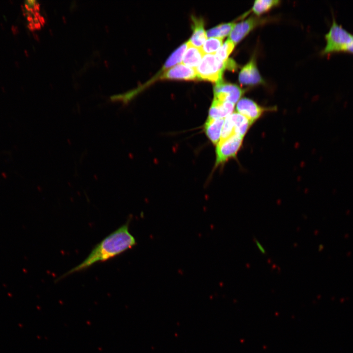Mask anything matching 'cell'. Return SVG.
<instances>
[{"mask_svg": "<svg viewBox=\"0 0 353 353\" xmlns=\"http://www.w3.org/2000/svg\"><path fill=\"white\" fill-rule=\"evenodd\" d=\"M130 219L112 232L92 250L89 255L77 266L63 275L59 279L84 270L97 262L112 258L133 248L136 241L129 230Z\"/></svg>", "mask_w": 353, "mask_h": 353, "instance_id": "6da1fadb", "label": "cell"}, {"mask_svg": "<svg viewBox=\"0 0 353 353\" xmlns=\"http://www.w3.org/2000/svg\"><path fill=\"white\" fill-rule=\"evenodd\" d=\"M226 69H228V60L224 62L215 54H206L196 68V71L198 79L217 83L223 81V75Z\"/></svg>", "mask_w": 353, "mask_h": 353, "instance_id": "7a4b0ae2", "label": "cell"}, {"mask_svg": "<svg viewBox=\"0 0 353 353\" xmlns=\"http://www.w3.org/2000/svg\"><path fill=\"white\" fill-rule=\"evenodd\" d=\"M353 36L333 19L328 32L325 35L326 45L322 54L346 51L352 42Z\"/></svg>", "mask_w": 353, "mask_h": 353, "instance_id": "3957f363", "label": "cell"}, {"mask_svg": "<svg viewBox=\"0 0 353 353\" xmlns=\"http://www.w3.org/2000/svg\"><path fill=\"white\" fill-rule=\"evenodd\" d=\"M244 137L234 134L222 141L216 145L215 167L224 164L227 161L234 158L241 149Z\"/></svg>", "mask_w": 353, "mask_h": 353, "instance_id": "277c9868", "label": "cell"}, {"mask_svg": "<svg viewBox=\"0 0 353 353\" xmlns=\"http://www.w3.org/2000/svg\"><path fill=\"white\" fill-rule=\"evenodd\" d=\"M214 99L234 104L238 102L244 91L238 85L223 81L217 83L213 89Z\"/></svg>", "mask_w": 353, "mask_h": 353, "instance_id": "5b68a950", "label": "cell"}, {"mask_svg": "<svg viewBox=\"0 0 353 353\" xmlns=\"http://www.w3.org/2000/svg\"><path fill=\"white\" fill-rule=\"evenodd\" d=\"M236 109L237 112L246 117L252 124L266 110L253 101L246 98H242L237 102Z\"/></svg>", "mask_w": 353, "mask_h": 353, "instance_id": "8992f818", "label": "cell"}, {"mask_svg": "<svg viewBox=\"0 0 353 353\" xmlns=\"http://www.w3.org/2000/svg\"><path fill=\"white\" fill-rule=\"evenodd\" d=\"M161 78L195 80L198 79L196 69L180 63L165 72Z\"/></svg>", "mask_w": 353, "mask_h": 353, "instance_id": "52a82bcc", "label": "cell"}, {"mask_svg": "<svg viewBox=\"0 0 353 353\" xmlns=\"http://www.w3.org/2000/svg\"><path fill=\"white\" fill-rule=\"evenodd\" d=\"M239 81L243 85H255L263 82L254 59H252L241 70Z\"/></svg>", "mask_w": 353, "mask_h": 353, "instance_id": "ba28073f", "label": "cell"}, {"mask_svg": "<svg viewBox=\"0 0 353 353\" xmlns=\"http://www.w3.org/2000/svg\"><path fill=\"white\" fill-rule=\"evenodd\" d=\"M259 22V19L252 17L235 24L229 34V39L235 44L238 43L258 25Z\"/></svg>", "mask_w": 353, "mask_h": 353, "instance_id": "9c48e42d", "label": "cell"}, {"mask_svg": "<svg viewBox=\"0 0 353 353\" xmlns=\"http://www.w3.org/2000/svg\"><path fill=\"white\" fill-rule=\"evenodd\" d=\"M224 120L208 118L204 125V132L214 145H217L220 141Z\"/></svg>", "mask_w": 353, "mask_h": 353, "instance_id": "30bf717a", "label": "cell"}, {"mask_svg": "<svg viewBox=\"0 0 353 353\" xmlns=\"http://www.w3.org/2000/svg\"><path fill=\"white\" fill-rule=\"evenodd\" d=\"M235 104L228 101H222L213 100L208 112L209 118L223 119L231 114L234 108Z\"/></svg>", "mask_w": 353, "mask_h": 353, "instance_id": "8fae6325", "label": "cell"}, {"mask_svg": "<svg viewBox=\"0 0 353 353\" xmlns=\"http://www.w3.org/2000/svg\"><path fill=\"white\" fill-rule=\"evenodd\" d=\"M193 30L192 35L188 41L191 45L201 48L207 38L206 32L204 29L202 19L192 17Z\"/></svg>", "mask_w": 353, "mask_h": 353, "instance_id": "7c38bea8", "label": "cell"}, {"mask_svg": "<svg viewBox=\"0 0 353 353\" xmlns=\"http://www.w3.org/2000/svg\"><path fill=\"white\" fill-rule=\"evenodd\" d=\"M187 43V48L183 55L182 62L183 64L196 69L204 54L201 48L191 45L188 41Z\"/></svg>", "mask_w": 353, "mask_h": 353, "instance_id": "4fadbf2b", "label": "cell"}, {"mask_svg": "<svg viewBox=\"0 0 353 353\" xmlns=\"http://www.w3.org/2000/svg\"><path fill=\"white\" fill-rule=\"evenodd\" d=\"M229 116L234 126L235 134L244 137L252 123L238 112H233Z\"/></svg>", "mask_w": 353, "mask_h": 353, "instance_id": "5bb4252c", "label": "cell"}, {"mask_svg": "<svg viewBox=\"0 0 353 353\" xmlns=\"http://www.w3.org/2000/svg\"><path fill=\"white\" fill-rule=\"evenodd\" d=\"M235 24L228 23L219 25L207 31L206 34L209 37H217L224 38L229 34Z\"/></svg>", "mask_w": 353, "mask_h": 353, "instance_id": "9a60e30c", "label": "cell"}, {"mask_svg": "<svg viewBox=\"0 0 353 353\" xmlns=\"http://www.w3.org/2000/svg\"><path fill=\"white\" fill-rule=\"evenodd\" d=\"M187 42L184 43L174 51L166 60L163 67L164 70L165 71L166 69L174 66L181 61L183 54L187 48Z\"/></svg>", "mask_w": 353, "mask_h": 353, "instance_id": "2e32d148", "label": "cell"}, {"mask_svg": "<svg viewBox=\"0 0 353 353\" xmlns=\"http://www.w3.org/2000/svg\"><path fill=\"white\" fill-rule=\"evenodd\" d=\"M279 2L276 0H257L254 1L252 10L255 14L260 15L277 5Z\"/></svg>", "mask_w": 353, "mask_h": 353, "instance_id": "e0dca14e", "label": "cell"}, {"mask_svg": "<svg viewBox=\"0 0 353 353\" xmlns=\"http://www.w3.org/2000/svg\"><path fill=\"white\" fill-rule=\"evenodd\" d=\"M223 38L210 37L201 48L203 53L214 54L223 44Z\"/></svg>", "mask_w": 353, "mask_h": 353, "instance_id": "ac0fdd59", "label": "cell"}, {"mask_svg": "<svg viewBox=\"0 0 353 353\" xmlns=\"http://www.w3.org/2000/svg\"><path fill=\"white\" fill-rule=\"evenodd\" d=\"M235 46V44L229 38L222 44L217 51L216 56L221 60L226 61Z\"/></svg>", "mask_w": 353, "mask_h": 353, "instance_id": "d6986e66", "label": "cell"}, {"mask_svg": "<svg viewBox=\"0 0 353 353\" xmlns=\"http://www.w3.org/2000/svg\"><path fill=\"white\" fill-rule=\"evenodd\" d=\"M255 242H256V245H257V246L259 250L262 253H265V251L264 249L263 248V247L261 246V245L260 244V243L257 240H256V239H255Z\"/></svg>", "mask_w": 353, "mask_h": 353, "instance_id": "ffe728a7", "label": "cell"}, {"mask_svg": "<svg viewBox=\"0 0 353 353\" xmlns=\"http://www.w3.org/2000/svg\"><path fill=\"white\" fill-rule=\"evenodd\" d=\"M346 51H348L350 53H353V36L352 42L351 43V44L348 46Z\"/></svg>", "mask_w": 353, "mask_h": 353, "instance_id": "44dd1931", "label": "cell"}, {"mask_svg": "<svg viewBox=\"0 0 353 353\" xmlns=\"http://www.w3.org/2000/svg\"><path fill=\"white\" fill-rule=\"evenodd\" d=\"M12 30L14 33H16L18 31V27L16 26H15L14 25L12 26Z\"/></svg>", "mask_w": 353, "mask_h": 353, "instance_id": "7402d4cb", "label": "cell"}]
</instances>
